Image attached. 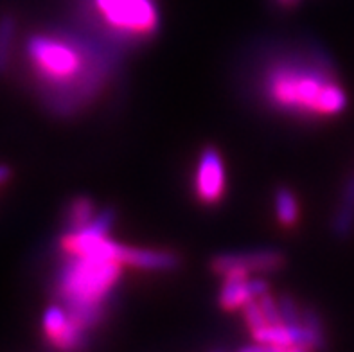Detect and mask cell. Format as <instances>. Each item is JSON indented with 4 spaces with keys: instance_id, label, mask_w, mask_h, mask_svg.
I'll return each instance as SVG.
<instances>
[{
    "instance_id": "6da1fadb",
    "label": "cell",
    "mask_w": 354,
    "mask_h": 352,
    "mask_svg": "<svg viewBox=\"0 0 354 352\" xmlns=\"http://www.w3.org/2000/svg\"><path fill=\"white\" fill-rule=\"evenodd\" d=\"M26 54L45 104L59 115L92 101L112 72V59L74 36L35 35Z\"/></svg>"
},
{
    "instance_id": "7a4b0ae2",
    "label": "cell",
    "mask_w": 354,
    "mask_h": 352,
    "mask_svg": "<svg viewBox=\"0 0 354 352\" xmlns=\"http://www.w3.org/2000/svg\"><path fill=\"white\" fill-rule=\"evenodd\" d=\"M263 92L277 110L302 117H328L344 112L346 90L333 76L328 59H286L270 67Z\"/></svg>"
},
{
    "instance_id": "3957f363",
    "label": "cell",
    "mask_w": 354,
    "mask_h": 352,
    "mask_svg": "<svg viewBox=\"0 0 354 352\" xmlns=\"http://www.w3.org/2000/svg\"><path fill=\"white\" fill-rule=\"evenodd\" d=\"M122 266L97 255H68L58 273L56 291L77 326L86 331L101 320L103 304L119 282Z\"/></svg>"
},
{
    "instance_id": "277c9868",
    "label": "cell",
    "mask_w": 354,
    "mask_h": 352,
    "mask_svg": "<svg viewBox=\"0 0 354 352\" xmlns=\"http://www.w3.org/2000/svg\"><path fill=\"white\" fill-rule=\"evenodd\" d=\"M101 26L121 40H144L157 33L155 0H92Z\"/></svg>"
},
{
    "instance_id": "5b68a950",
    "label": "cell",
    "mask_w": 354,
    "mask_h": 352,
    "mask_svg": "<svg viewBox=\"0 0 354 352\" xmlns=\"http://www.w3.org/2000/svg\"><path fill=\"white\" fill-rule=\"evenodd\" d=\"M286 264L279 250H256V252H243V254L216 255L211 261V270L225 277H250L252 273H274L283 270Z\"/></svg>"
},
{
    "instance_id": "8992f818",
    "label": "cell",
    "mask_w": 354,
    "mask_h": 352,
    "mask_svg": "<svg viewBox=\"0 0 354 352\" xmlns=\"http://www.w3.org/2000/svg\"><path fill=\"white\" fill-rule=\"evenodd\" d=\"M227 180H225V164L216 147H205L198 158L196 174H194V191L198 200L205 205H214L223 198Z\"/></svg>"
},
{
    "instance_id": "52a82bcc",
    "label": "cell",
    "mask_w": 354,
    "mask_h": 352,
    "mask_svg": "<svg viewBox=\"0 0 354 352\" xmlns=\"http://www.w3.org/2000/svg\"><path fill=\"white\" fill-rule=\"evenodd\" d=\"M41 327H44L45 338L59 351H74L85 342L86 331L72 320L65 306L56 304L45 309Z\"/></svg>"
},
{
    "instance_id": "ba28073f",
    "label": "cell",
    "mask_w": 354,
    "mask_h": 352,
    "mask_svg": "<svg viewBox=\"0 0 354 352\" xmlns=\"http://www.w3.org/2000/svg\"><path fill=\"white\" fill-rule=\"evenodd\" d=\"M268 293V282L263 279H250V277H225L221 284L218 304L225 311L243 309L252 300H257Z\"/></svg>"
},
{
    "instance_id": "9c48e42d",
    "label": "cell",
    "mask_w": 354,
    "mask_h": 352,
    "mask_svg": "<svg viewBox=\"0 0 354 352\" xmlns=\"http://www.w3.org/2000/svg\"><path fill=\"white\" fill-rule=\"evenodd\" d=\"M119 261L126 266L148 270V272H171L180 264V259L166 250L135 248V246L126 245H121Z\"/></svg>"
},
{
    "instance_id": "30bf717a",
    "label": "cell",
    "mask_w": 354,
    "mask_h": 352,
    "mask_svg": "<svg viewBox=\"0 0 354 352\" xmlns=\"http://www.w3.org/2000/svg\"><path fill=\"white\" fill-rule=\"evenodd\" d=\"M333 232L340 239H346L354 232V174L344 183L340 201L333 216Z\"/></svg>"
},
{
    "instance_id": "8fae6325",
    "label": "cell",
    "mask_w": 354,
    "mask_h": 352,
    "mask_svg": "<svg viewBox=\"0 0 354 352\" xmlns=\"http://www.w3.org/2000/svg\"><path fill=\"white\" fill-rule=\"evenodd\" d=\"M274 203L279 223L283 227H293L299 219V203H297L295 194L288 187H279L275 191Z\"/></svg>"
},
{
    "instance_id": "7c38bea8",
    "label": "cell",
    "mask_w": 354,
    "mask_h": 352,
    "mask_svg": "<svg viewBox=\"0 0 354 352\" xmlns=\"http://www.w3.org/2000/svg\"><path fill=\"white\" fill-rule=\"evenodd\" d=\"M95 218L94 201L86 196H77L71 201L67 210L68 230H80Z\"/></svg>"
},
{
    "instance_id": "4fadbf2b",
    "label": "cell",
    "mask_w": 354,
    "mask_h": 352,
    "mask_svg": "<svg viewBox=\"0 0 354 352\" xmlns=\"http://www.w3.org/2000/svg\"><path fill=\"white\" fill-rule=\"evenodd\" d=\"M302 317V329H304L306 344L308 349H324L326 347V333H324L322 320L319 318V315L313 311V309L306 308L301 309Z\"/></svg>"
},
{
    "instance_id": "5bb4252c",
    "label": "cell",
    "mask_w": 354,
    "mask_h": 352,
    "mask_svg": "<svg viewBox=\"0 0 354 352\" xmlns=\"http://www.w3.org/2000/svg\"><path fill=\"white\" fill-rule=\"evenodd\" d=\"M17 24L11 15L0 18V74H4L11 63V50H13Z\"/></svg>"
},
{
    "instance_id": "9a60e30c",
    "label": "cell",
    "mask_w": 354,
    "mask_h": 352,
    "mask_svg": "<svg viewBox=\"0 0 354 352\" xmlns=\"http://www.w3.org/2000/svg\"><path fill=\"white\" fill-rule=\"evenodd\" d=\"M9 176H11V169H9L8 165L0 164V185L8 182Z\"/></svg>"
},
{
    "instance_id": "2e32d148",
    "label": "cell",
    "mask_w": 354,
    "mask_h": 352,
    "mask_svg": "<svg viewBox=\"0 0 354 352\" xmlns=\"http://www.w3.org/2000/svg\"><path fill=\"white\" fill-rule=\"evenodd\" d=\"M297 2H299V0H277V4L283 6V8H292Z\"/></svg>"
}]
</instances>
